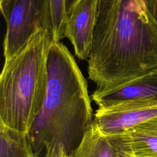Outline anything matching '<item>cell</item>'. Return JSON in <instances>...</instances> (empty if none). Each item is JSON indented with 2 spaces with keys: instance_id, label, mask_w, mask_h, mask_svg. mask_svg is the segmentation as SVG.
<instances>
[{
  "instance_id": "7",
  "label": "cell",
  "mask_w": 157,
  "mask_h": 157,
  "mask_svg": "<svg viewBox=\"0 0 157 157\" xmlns=\"http://www.w3.org/2000/svg\"><path fill=\"white\" fill-rule=\"evenodd\" d=\"M91 99L98 107L129 101H157V68L117 85L96 88Z\"/></svg>"
},
{
  "instance_id": "14",
  "label": "cell",
  "mask_w": 157,
  "mask_h": 157,
  "mask_svg": "<svg viewBox=\"0 0 157 157\" xmlns=\"http://www.w3.org/2000/svg\"><path fill=\"white\" fill-rule=\"evenodd\" d=\"M61 157H68V156H61Z\"/></svg>"
},
{
  "instance_id": "13",
  "label": "cell",
  "mask_w": 157,
  "mask_h": 157,
  "mask_svg": "<svg viewBox=\"0 0 157 157\" xmlns=\"http://www.w3.org/2000/svg\"><path fill=\"white\" fill-rule=\"evenodd\" d=\"M77 1L78 0H66V8L67 14L70 12Z\"/></svg>"
},
{
  "instance_id": "9",
  "label": "cell",
  "mask_w": 157,
  "mask_h": 157,
  "mask_svg": "<svg viewBox=\"0 0 157 157\" xmlns=\"http://www.w3.org/2000/svg\"><path fill=\"white\" fill-rule=\"evenodd\" d=\"M123 134L132 157H157V116Z\"/></svg>"
},
{
  "instance_id": "4",
  "label": "cell",
  "mask_w": 157,
  "mask_h": 157,
  "mask_svg": "<svg viewBox=\"0 0 157 157\" xmlns=\"http://www.w3.org/2000/svg\"><path fill=\"white\" fill-rule=\"evenodd\" d=\"M0 9L6 25L4 60L17 54L38 32L52 34L50 0H0Z\"/></svg>"
},
{
  "instance_id": "6",
  "label": "cell",
  "mask_w": 157,
  "mask_h": 157,
  "mask_svg": "<svg viewBox=\"0 0 157 157\" xmlns=\"http://www.w3.org/2000/svg\"><path fill=\"white\" fill-rule=\"evenodd\" d=\"M101 0H78L67 13L65 37L72 45L75 55L88 60Z\"/></svg>"
},
{
  "instance_id": "1",
  "label": "cell",
  "mask_w": 157,
  "mask_h": 157,
  "mask_svg": "<svg viewBox=\"0 0 157 157\" xmlns=\"http://www.w3.org/2000/svg\"><path fill=\"white\" fill-rule=\"evenodd\" d=\"M97 88L157 68V26L144 0H101L88 59Z\"/></svg>"
},
{
  "instance_id": "2",
  "label": "cell",
  "mask_w": 157,
  "mask_h": 157,
  "mask_svg": "<svg viewBox=\"0 0 157 157\" xmlns=\"http://www.w3.org/2000/svg\"><path fill=\"white\" fill-rule=\"evenodd\" d=\"M48 83L41 109L29 131L36 157H70L93 121L88 84L61 42L47 56Z\"/></svg>"
},
{
  "instance_id": "11",
  "label": "cell",
  "mask_w": 157,
  "mask_h": 157,
  "mask_svg": "<svg viewBox=\"0 0 157 157\" xmlns=\"http://www.w3.org/2000/svg\"><path fill=\"white\" fill-rule=\"evenodd\" d=\"M52 20V37L54 42L65 38L67 14L66 0H50Z\"/></svg>"
},
{
  "instance_id": "10",
  "label": "cell",
  "mask_w": 157,
  "mask_h": 157,
  "mask_svg": "<svg viewBox=\"0 0 157 157\" xmlns=\"http://www.w3.org/2000/svg\"><path fill=\"white\" fill-rule=\"evenodd\" d=\"M0 157H36L29 132L0 122Z\"/></svg>"
},
{
  "instance_id": "8",
  "label": "cell",
  "mask_w": 157,
  "mask_h": 157,
  "mask_svg": "<svg viewBox=\"0 0 157 157\" xmlns=\"http://www.w3.org/2000/svg\"><path fill=\"white\" fill-rule=\"evenodd\" d=\"M70 157H132L123 134L104 135L93 123Z\"/></svg>"
},
{
  "instance_id": "12",
  "label": "cell",
  "mask_w": 157,
  "mask_h": 157,
  "mask_svg": "<svg viewBox=\"0 0 157 157\" xmlns=\"http://www.w3.org/2000/svg\"><path fill=\"white\" fill-rule=\"evenodd\" d=\"M147 9L157 26V0H144Z\"/></svg>"
},
{
  "instance_id": "5",
  "label": "cell",
  "mask_w": 157,
  "mask_h": 157,
  "mask_svg": "<svg viewBox=\"0 0 157 157\" xmlns=\"http://www.w3.org/2000/svg\"><path fill=\"white\" fill-rule=\"evenodd\" d=\"M157 116V101H124L105 107H98L93 122L104 135L122 134L128 129Z\"/></svg>"
},
{
  "instance_id": "3",
  "label": "cell",
  "mask_w": 157,
  "mask_h": 157,
  "mask_svg": "<svg viewBox=\"0 0 157 157\" xmlns=\"http://www.w3.org/2000/svg\"><path fill=\"white\" fill-rule=\"evenodd\" d=\"M53 42L50 31H40L17 54L4 60L0 75L1 123L29 132L46 96L47 56Z\"/></svg>"
}]
</instances>
